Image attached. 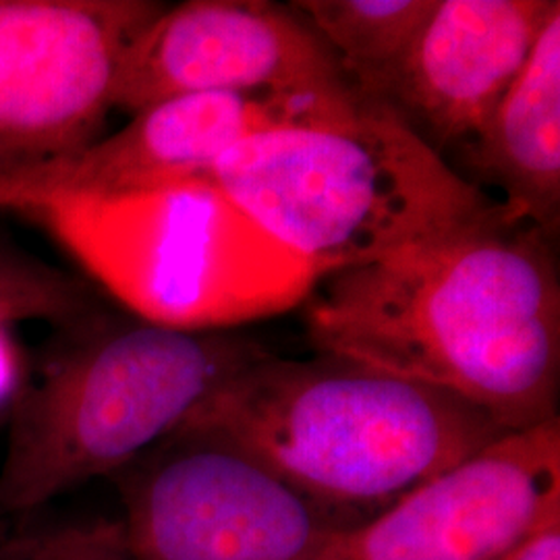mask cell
Listing matches in <instances>:
<instances>
[{
  "label": "cell",
  "instance_id": "5b68a950",
  "mask_svg": "<svg viewBox=\"0 0 560 560\" xmlns=\"http://www.w3.org/2000/svg\"><path fill=\"white\" fill-rule=\"evenodd\" d=\"M117 476L133 560H307L351 527L260 463L189 428Z\"/></svg>",
  "mask_w": 560,
  "mask_h": 560
},
{
  "label": "cell",
  "instance_id": "6da1fadb",
  "mask_svg": "<svg viewBox=\"0 0 560 560\" xmlns=\"http://www.w3.org/2000/svg\"><path fill=\"white\" fill-rule=\"evenodd\" d=\"M305 332L318 353L442 388L506 432L559 418L555 240L501 201L442 237L320 277Z\"/></svg>",
  "mask_w": 560,
  "mask_h": 560
},
{
  "label": "cell",
  "instance_id": "277c9868",
  "mask_svg": "<svg viewBox=\"0 0 560 560\" xmlns=\"http://www.w3.org/2000/svg\"><path fill=\"white\" fill-rule=\"evenodd\" d=\"M266 355L258 340L224 330L156 320L88 326L18 397L0 465V515L117 476Z\"/></svg>",
  "mask_w": 560,
  "mask_h": 560
},
{
  "label": "cell",
  "instance_id": "30bf717a",
  "mask_svg": "<svg viewBox=\"0 0 560 560\" xmlns=\"http://www.w3.org/2000/svg\"><path fill=\"white\" fill-rule=\"evenodd\" d=\"M557 9L559 0H439L378 104L446 159L497 108Z\"/></svg>",
  "mask_w": 560,
  "mask_h": 560
},
{
  "label": "cell",
  "instance_id": "8992f818",
  "mask_svg": "<svg viewBox=\"0 0 560 560\" xmlns=\"http://www.w3.org/2000/svg\"><path fill=\"white\" fill-rule=\"evenodd\" d=\"M365 98L301 92H212L154 104L113 136L0 179V210L27 219L206 189L237 143L264 131L339 119Z\"/></svg>",
  "mask_w": 560,
  "mask_h": 560
},
{
  "label": "cell",
  "instance_id": "2e32d148",
  "mask_svg": "<svg viewBox=\"0 0 560 560\" xmlns=\"http://www.w3.org/2000/svg\"><path fill=\"white\" fill-rule=\"evenodd\" d=\"M4 538H7V529H4V525H2V521H0V544L4 541Z\"/></svg>",
  "mask_w": 560,
  "mask_h": 560
},
{
  "label": "cell",
  "instance_id": "7c38bea8",
  "mask_svg": "<svg viewBox=\"0 0 560 560\" xmlns=\"http://www.w3.org/2000/svg\"><path fill=\"white\" fill-rule=\"evenodd\" d=\"M439 0L289 2L339 60L365 101L381 102Z\"/></svg>",
  "mask_w": 560,
  "mask_h": 560
},
{
  "label": "cell",
  "instance_id": "9a60e30c",
  "mask_svg": "<svg viewBox=\"0 0 560 560\" xmlns=\"http://www.w3.org/2000/svg\"><path fill=\"white\" fill-rule=\"evenodd\" d=\"M511 560H560V523L523 544Z\"/></svg>",
  "mask_w": 560,
  "mask_h": 560
},
{
  "label": "cell",
  "instance_id": "9c48e42d",
  "mask_svg": "<svg viewBox=\"0 0 560 560\" xmlns=\"http://www.w3.org/2000/svg\"><path fill=\"white\" fill-rule=\"evenodd\" d=\"M254 90L363 98L291 4L187 0L164 7L131 44L115 108L136 115L179 96Z\"/></svg>",
  "mask_w": 560,
  "mask_h": 560
},
{
  "label": "cell",
  "instance_id": "7a4b0ae2",
  "mask_svg": "<svg viewBox=\"0 0 560 560\" xmlns=\"http://www.w3.org/2000/svg\"><path fill=\"white\" fill-rule=\"evenodd\" d=\"M180 428L260 463L345 525L372 520L506 434L457 395L332 353H268Z\"/></svg>",
  "mask_w": 560,
  "mask_h": 560
},
{
  "label": "cell",
  "instance_id": "3957f363",
  "mask_svg": "<svg viewBox=\"0 0 560 560\" xmlns=\"http://www.w3.org/2000/svg\"><path fill=\"white\" fill-rule=\"evenodd\" d=\"M206 189L318 277L442 237L499 203L372 101L241 141Z\"/></svg>",
  "mask_w": 560,
  "mask_h": 560
},
{
  "label": "cell",
  "instance_id": "5bb4252c",
  "mask_svg": "<svg viewBox=\"0 0 560 560\" xmlns=\"http://www.w3.org/2000/svg\"><path fill=\"white\" fill-rule=\"evenodd\" d=\"M0 560H133L120 520L69 521L0 544Z\"/></svg>",
  "mask_w": 560,
  "mask_h": 560
},
{
  "label": "cell",
  "instance_id": "52a82bcc",
  "mask_svg": "<svg viewBox=\"0 0 560 560\" xmlns=\"http://www.w3.org/2000/svg\"><path fill=\"white\" fill-rule=\"evenodd\" d=\"M164 7L0 0V179L101 140L125 55Z\"/></svg>",
  "mask_w": 560,
  "mask_h": 560
},
{
  "label": "cell",
  "instance_id": "e0dca14e",
  "mask_svg": "<svg viewBox=\"0 0 560 560\" xmlns=\"http://www.w3.org/2000/svg\"><path fill=\"white\" fill-rule=\"evenodd\" d=\"M513 555H515V552H513ZM513 555H511V557H513ZM511 557H506L504 560H511Z\"/></svg>",
  "mask_w": 560,
  "mask_h": 560
},
{
  "label": "cell",
  "instance_id": "ba28073f",
  "mask_svg": "<svg viewBox=\"0 0 560 560\" xmlns=\"http://www.w3.org/2000/svg\"><path fill=\"white\" fill-rule=\"evenodd\" d=\"M560 523V418L506 432L307 560H504Z\"/></svg>",
  "mask_w": 560,
  "mask_h": 560
},
{
  "label": "cell",
  "instance_id": "4fadbf2b",
  "mask_svg": "<svg viewBox=\"0 0 560 560\" xmlns=\"http://www.w3.org/2000/svg\"><path fill=\"white\" fill-rule=\"evenodd\" d=\"M96 300L80 279L0 243V326L25 320L85 324Z\"/></svg>",
  "mask_w": 560,
  "mask_h": 560
},
{
  "label": "cell",
  "instance_id": "8fae6325",
  "mask_svg": "<svg viewBox=\"0 0 560 560\" xmlns=\"http://www.w3.org/2000/svg\"><path fill=\"white\" fill-rule=\"evenodd\" d=\"M463 179L501 189L502 206L557 241L560 229V9L480 129L455 148ZM446 156V159H448Z\"/></svg>",
  "mask_w": 560,
  "mask_h": 560
}]
</instances>
